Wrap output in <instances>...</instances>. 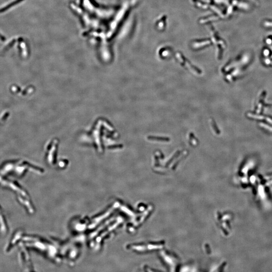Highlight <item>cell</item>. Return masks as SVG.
Segmentation results:
<instances>
[{
  "label": "cell",
  "mask_w": 272,
  "mask_h": 272,
  "mask_svg": "<svg viewBox=\"0 0 272 272\" xmlns=\"http://www.w3.org/2000/svg\"><path fill=\"white\" fill-rule=\"evenodd\" d=\"M22 1H23V0H14L13 1L9 3L7 5H5V6L0 8V13H3L5 11H7V10H9L11 7L15 6V5L19 3L20 2H21Z\"/></svg>",
  "instance_id": "6da1fadb"
},
{
  "label": "cell",
  "mask_w": 272,
  "mask_h": 272,
  "mask_svg": "<svg viewBox=\"0 0 272 272\" xmlns=\"http://www.w3.org/2000/svg\"><path fill=\"white\" fill-rule=\"evenodd\" d=\"M149 139H151L152 140H163V141H167L168 140V138H157V137H150V138H149Z\"/></svg>",
  "instance_id": "7a4b0ae2"
}]
</instances>
